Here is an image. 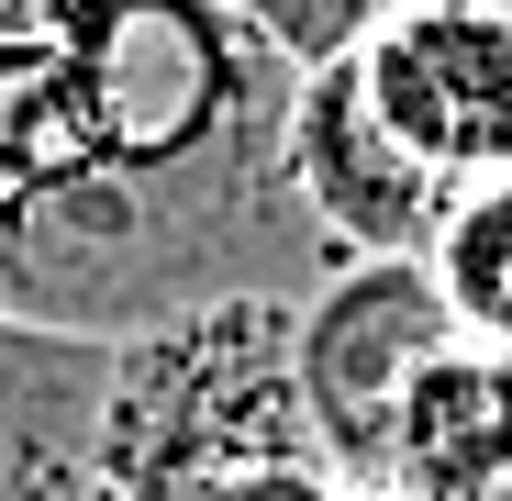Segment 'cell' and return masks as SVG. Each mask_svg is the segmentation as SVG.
<instances>
[{"instance_id": "7a4b0ae2", "label": "cell", "mask_w": 512, "mask_h": 501, "mask_svg": "<svg viewBox=\"0 0 512 501\" xmlns=\"http://www.w3.org/2000/svg\"><path fill=\"white\" fill-rule=\"evenodd\" d=\"M323 457L301 412V301H212L112 346L101 490L112 501H212L245 468Z\"/></svg>"}, {"instance_id": "4fadbf2b", "label": "cell", "mask_w": 512, "mask_h": 501, "mask_svg": "<svg viewBox=\"0 0 512 501\" xmlns=\"http://www.w3.org/2000/svg\"><path fill=\"white\" fill-rule=\"evenodd\" d=\"M101 501H112V490H101Z\"/></svg>"}, {"instance_id": "3957f363", "label": "cell", "mask_w": 512, "mask_h": 501, "mask_svg": "<svg viewBox=\"0 0 512 501\" xmlns=\"http://www.w3.org/2000/svg\"><path fill=\"white\" fill-rule=\"evenodd\" d=\"M446 346H457V312L423 257H357L323 290H301V412L323 468L357 501L390 479V424Z\"/></svg>"}, {"instance_id": "277c9868", "label": "cell", "mask_w": 512, "mask_h": 501, "mask_svg": "<svg viewBox=\"0 0 512 501\" xmlns=\"http://www.w3.org/2000/svg\"><path fill=\"white\" fill-rule=\"evenodd\" d=\"M357 90L401 156H423L446 190L512 179V12H401L357 56Z\"/></svg>"}, {"instance_id": "8fae6325", "label": "cell", "mask_w": 512, "mask_h": 501, "mask_svg": "<svg viewBox=\"0 0 512 501\" xmlns=\"http://www.w3.org/2000/svg\"><path fill=\"white\" fill-rule=\"evenodd\" d=\"M379 501H412V490H379ZM446 501H512V479H490V490H446Z\"/></svg>"}, {"instance_id": "52a82bcc", "label": "cell", "mask_w": 512, "mask_h": 501, "mask_svg": "<svg viewBox=\"0 0 512 501\" xmlns=\"http://www.w3.org/2000/svg\"><path fill=\"white\" fill-rule=\"evenodd\" d=\"M490 479H512V357L479 346V334H457V346L412 379L401 424H390V479L379 490L446 501V490H490Z\"/></svg>"}, {"instance_id": "6da1fadb", "label": "cell", "mask_w": 512, "mask_h": 501, "mask_svg": "<svg viewBox=\"0 0 512 501\" xmlns=\"http://www.w3.org/2000/svg\"><path fill=\"white\" fill-rule=\"evenodd\" d=\"M290 90L212 0H0V323L123 346L323 290L334 245L279 156Z\"/></svg>"}, {"instance_id": "5b68a950", "label": "cell", "mask_w": 512, "mask_h": 501, "mask_svg": "<svg viewBox=\"0 0 512 501\" xmlns=\"http://www.w3.org/2000/svg\"><path fill=\"white\" fill-rule=\"evenodd\" d=\"M279 156H290V201H301L312 234L334 245V268H357V257H435V234H446V212H457V190H446L423 156H401L390 123L368 112L357 56H346V67H312L301 90H290Z\"/></svg>"}, {"instance_id": "8992f818", "label": "cell", "mask_w": 512, "mask_h": 501, "mask_svg": "<svg viewBox=\"0 0 512 501\" xmlns=\"http://www.w3.org/2000/svg\"><path fill=\"white\" fill-rule=\"evenodd\" d=\"M112 346L0 323V501H101Z\"/></svg>"}, {"instance_id": "7c38bea8", "label": "cell", "mask_w": 512, "mask_h": 501, "mask_svg": "<svg viewBox=\"0 0 512 501\" xmlns=\"http://www.w3.org/2000/svg\"><path fill=\"white\" fill-rule=\"evenodd\" d=\"M412 12H512V0H412Z\"/></svg>"}, {"instance_id": "30bf717a", "label": "cell", "mask_w": 512, "mask_h": 501, "mask_svg": "<svg viewBox=\"0 0 512 501\" xmlns=\"http://www.w3.org/2000/svg\"><path fill=\"white\" fill-rule=\"evenodd\" d=\"M212 501H357V490L334 479L323 457H279V468H245V479H223Z\"/></svg>"}, {"instance_id": "9c48e42d", "label": "cell", "mask_w": 512, "mask_h": 501, "mask_svg": "<svg viewBox=\"0 0 512 501\" xmlns=\"http://www.w3.org/2000/svg\"><path fill=\"white\" fill-rule=\"evenodd\" d=\"M212 12H223L234 34H256L290 78H312V67L368 56V45H379V23L401 12V0H212Z\"/></svg>"}, {"instance_id": "ba28073f", "label": "cell", "mask_w": 512, "mask_h": 501, "mask_svg": "<svg viewBox=\"0 0 512 501\" xmlns=\"http://www.w3.org/2000/svg\"><path fill=\"white\" fill-rule=\"evenodd\" d=\"M423 268H435L457 334H479V346L512 357V179L457 190V212H446V234H435V257H423Z\"/></svg>"}]
</instances>
